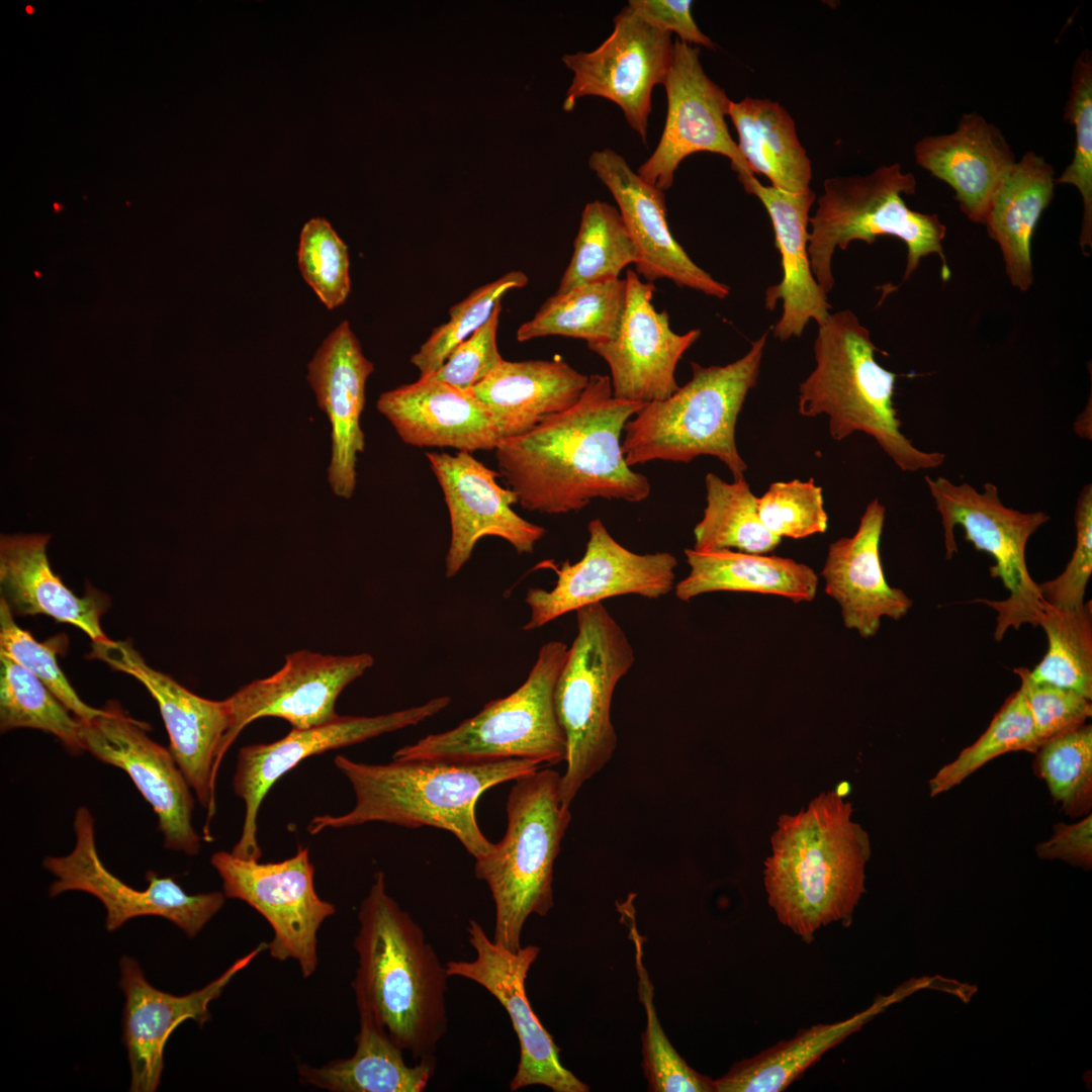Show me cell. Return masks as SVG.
Here are the masks:
<instances>
[{
	"instance_id": "obj_1",
	"label": "cell",
	"mask_w": 1092,
	"mask_h": 1092,
	"mask_svg": "<svg viewBox=\"0 0 1092 1092\" xmlns=\"http://www.w3.org/2000/svg\"><path fill=\"white\" fill-rule=\"evenodd\" d=\"M645 404L613 394L608 375L593 374L579 398L494 450L500 477L527 511L576 512L595 498L640 503L648 478L625 460V425Z\"/></svg>"
},
{
	"instance_id": "obj_2",
	"label": "cell",
	"mask_w": 1092,
	"mask_h": 1092,
	"mask_svg": "<svg viewBox=\"0 0 1092 1092\" xmlns=\"http://www.w3.org/2000/svg\"><path fill=\"white\" fill-rule=\"evenodd\" d=\"M358 922L352 982L358 1011L416 1060H436L448 1025L449 975L422 927L388 894L382 872L360 904Z\"/></svg>"
},
{
	"instance_id": "obj_3",
	"label": "cell",
	"mask_w": 1092,
	"mask_h": 1092,
	"mask_svg": "<svg viewBox=\"0 0 1092 1092\" xmlns=\"http://www.w3.org/2000/svg\"><path fill=\"white\" fill-rule=\"evenodd\" d=\"M852 813L833 791L820 793L798 813L782 814L770 836L763 869L767 902L806 943L823 926H848L866 892L871 842Z\"/></svg>"
},
{
	"instance_id": "obj_4",
	"label": "cell",
	"mask_w": 1092,
	"mask_h": 1092,
	"mask_svg": "<svg viewBox=\"0 0 1092 1092\" xmlns=\"http://www.w3.org/2000/svg\"><path fill=\"white\" fill-rule=\"evenodd\" d=\"M334 763L351 784L355 805L342 815L314 816L307 825L310 834L370 822L429 826L452 833L475 859L493 847L477 823L478 799L542 765L519 758L471 763L393 759L373 764L343 755H337Z\"/></svg>"
},
{
	"instance_id": "obj_5",
	"label": "cell",
	"mask_w": 1092,
	"mask_h": 1092,
	"mask_svg": "<svg viewBox=\"0 0 1092 1092\" xmlns=\"http://www.w3.org/2000/svg\"><path fill=\"white\" fill-rule=\"evenodd\" d=\"M876 351L870 331L852 311L830 313L818 326L816 366L800 384L799 413L827 415L834 440L854 432L872 436L903 471L940 466L943 453L922 451L901 432L893 401L897 375L876 361Z\"/></svg>"
},
{
	"instance_id": "obj_6",
	"label": "cell",
	"mask_w": 1092,
	"mask_h": 1092,
	"mask_svg": "<svg viewBox=\"0 0 1092 1092\" xmlns=\"http://www.w3.org/2000/svg\"><path fill=\"white\" fill-rule=\"evenodd\" d=\"M767 333L740 359L724 366L691 362V380L663 400L646 403L625 425L622 449L629 466L653 460L688 463L718 458L734 480L747 465L735 440L738 415L757 382Z\"/></svg>"
},
{
	"instance_id": "obj_7",
	"label": "cell",
	"mask_w": 1092,
	"mask_h": 1092,
	"mask_svg": "<svg viewBox=\"0 0 1092 1092\" xmlns=\"http://www.w3.org/2000/svg\"><path fill=\"white\" fill-rule=\"evenodd\" d=\"M561 775L539 768L515 781L506 804L507 829L474 874L484 881L495 907L493 940L516 951L531 914L553 906V867L571 821L560 799Z\"/></svg>"
},
{
	"instance_id": "obj_8",
	"label": "cell",
	"mask_w": 1092,
	"mask_h": 1092,
	"mask_svg": "<svg viewBox=\"0 0 1092 1092\" xmlns=\"http://www.w3.org/2000/svg\"><path fill=\"white\" fill-rule=\"evenodd\" d=\"M576 619L577 633L554 689V708L566 741L560 799L567 807L613 756L617 735L612 698L635 659L625 632L603 603L578 609Z\"/></svg>"
},
{
	"instance_id": "obj_9",
	"label": "cell",
	"mask_w": 1092,
	"mask_h": 1092,
	"mask_svg": "<svg viewBox=\"0 0 1092 1092\" xmlns=\"http://www.w3.org/2000/svg\"><path fill=\"white\" fill-rule=\"evenodd\" d=\"M916 178L899 164L881 166L868 175L836 176L824 181V192L809 218L808 255L812 273L823 291L834 287L832 257L853 241L872 244L880 236H892L907 248L903 281L910 278L922 258L936 254L942 262L941 277H950L942 242L946 226L937 214L910 209L902 195L916 192Z\"/></svg>"
},
{
	"instance_id": "obj_10",
	"label": "cell",
	"mask_w": 1092,
	"mask_h": 1092,
	"mask_svg": "<svg viewBox=\"0 0 1092 1092\" xmlns=\"http://www.w3.org/2000/svg\"><path fill=\"white\" fill-rule=\"evenodd\" d=\"M568 647L541 646L526 680L512 694L487 703L456 727L398 748L392 759L487 762L528 759L564 761L566 741L554 708V689Z\"/></svg>"
},
{
	"instance_id": "obj_11",
	"label": "cell",
	"mask_w": 1092,
	"mask_h": 1092,
	"mask_svg": "<svg viewBox=\"0 0 1092 1092\" xmlns=\"http://www.w3.org/2000/svg\"><path fill=\"white\" fill-rule=\"evenodd\" d=\"M925 481L940 515L945 558L951 559L959 551L954 528L960 526L975 549L994 558L990 575L999 578L1009 592L1002 601L976 600L997 612L995 640L1001 641L1009 628L1037 626L1044 602L1028 571L1025 549L1028 539L1050 517L1040 511L1022 513L1005 507L991 482L978 491L969 483L954 484L945 477L926 476Z\"/></svg>"
},
{
	"instance_id": "obj_12",
	"label": "cell",
	"mask_w": 1092,
	"mask_h": 1092,
	"mask_svg": "<svg viewBox=\"0 0 1092 1092\" xmlns=\"http://www.w3.org/2000/svg\"><path fill=\"white\" fill-rule=\"evenodd\" d=\"M210 862L222 881L225 897L244 901L270 924V956L281 962L294 960L304 978L312 976L318 960L317 931L336 908L315 891L308 849L299 848L277 862L218 851Z\"/></svg>"
},
{
	"instance_id": "obj_13",
	"label": "cell",
	"mask_w": 1092,
	"mask_h": 1092,
	"mask_svg": "<svg viewBox=\"0 0 1092 1092\" xmlns=\"http://www.w3.org/2000/svg\"><path fill=\"white\" fill-rule=\"evenodd\" d=\"M75 844L69 854L47 856L43 868L56 880L49 895L80 891L96 897L106 911L108 931L120 928L130 919L158 916L171 921L188 937L196 936L222 908L223 892L188 894L172 877L146 874L148 887L138 890L114 876L100 859L95 842V821L87 807L76 810Z\"/></svg>"
},
{
	"instance_id": "obj_14",
	"label": "cell",
	"mask_w": 1092,
	"mask_h": 1092,
	"mask_svg": "<svg viewBox=\"0 0 1092 1092\" xmlns=\"http://www.w3.org/2000/svg\"><path fill=\"white\" fill-rule=\"evenodd\" d=\"M450 702L449 697L441 696L388 714L338 715L324 724L292 728L286 736L271 743L243 746L237 758L233 789L245 803V817L241 836L231 852L242 858L260 859L257 820L261 803L273 785L299 762L331 749L416 726L443 711Z\"/></svg>"
},
{
	"instance_id": "obj_15",
	"label": "cell",
	"mask_w": 1092,
	"mask_h": 1092,
	"mask_svg": "<svg viewBox=\"0 0 1092 1092\" xmlns=\"http://www.w3.org/2000/svg\"><path fill=\"white\" fill-rule=\"evenodd\" d=\"M671 33L640 17L628 5L614 18L612 33L594 51L562 58L573 72L563 103L571 111L584 96L617 104L628 124L647 140L653 88L665 81L672 59Z\"/></svg>"
},
{
	"instance_id": "obj_16",
	"label": "cell",
	"mask_w": 1092,
	"mask_h": 1092,
	"mask_svg": "<svg viewBox=\"0 0 1092 1092\" xmlns=\"http://www.w3.org/2000/svg\"><path fill=\"white\" fill-rule=\"evenodd\" d=\"M102 714L80 720V739L87 751L104 763L124 770L153 807L164 846L195 855L201 837L192 824L191 787L170 748L151 739L149 725L128 716L109 702Z\"/></svg>"
},
{
	"instance_id": "obj_17",
	"label": "cell",
	"mask_w": 1092,
	"mask_h": 1092,
	"mask_svg": "<svg viewBox=\"0 0 1092 1092\" xmlns=\"http://www.w3.org/2000/svg\"><path fill=\"white\" fill-rule=\"evenodd\" d=\"M588 541L581 559L557 565L552 560L538 566L557 575L553 588H530L525 602L530 619L525 631L585 606L623 595L659 599L674 588L677 561L668 552L638 554L625 548L609 533L601 519L587 526Z\"/></svg>"
},
{
	"instance_id": "obj_18",
	"label": "cell",
	"mask_w": 1092,
	"mask_h": 1092,
	"mask_svg": "<svg viewBox=\"0 0 1092 1092\" xmlns=\"http://www.w3.org/2000/svg\"><path fill=\"white\" fill-rule=\"evenodd\" d=\"M91 655L131 675L155 699L169 735L170 750L200 805L207 810L209 821L215 811L216 775L230 727L224 700L202 698L154 669L130 641L93 642Z\"/></svg>"
},
{
	"instance_id": "obj_19",
	"label": "cell",
	"mask_w": 1092,
	"mask_h": 1092,
	"mask_svg": "<svg viewBox=\"0 0 1092 1092\" xmlns=\"http://www.w3.org/2000/svg\"><path fill=\"white\" fill-rule=\"evenodd\" d=\"M475 951L472 961H449L450 976L482 986L506 1009L520 1043V1061L510 1083L512 1091L543 1085L554 1092H586L589 1087L560 1061L559 1048L532 1009L526 992L528 972L540 948L527 945L510 950L491 939L475 920L467 925Z\"/></svg>"
},
{
	"instance_id": "obj_20",
	"label": "cell",
	"mask_w": 1092,
	"mask_h": 1092,
	"mask_svg": "<svg viewBox=\"0 0 1092 1092\" xmlns=\"http://www.w3.org/2000/svg\"><path fill=\"white\" fill-rule=\"evenodd\" d=\"M663 86L665 124L656 149L637 172L645 182L668 190L679 164L698 152L728 158L738 177L753 175L728 130L726 116L732 100L705 73L700 48L674 40Z\"/></svg>"
},
{
	"instance_id": "obj_21",
	"label": "cell",
	"mask_w": 1092,
	"mask_h": 1092,
	"mask_svg": "<svg viewBox=\"0 0 1092 1092\" xmlns=\"http://www.w3.org/2000/svg\"><path fill=\"white\" fill-rule=\"evenodd\" d=\"M373 663L368 653L325 655L299 650L287 654L277 672L253 680L224 700L230 727L222 755L246 726L263 717L281 718L299 729L335 719L340 694Z\"/></svg>"
},
{
	"instance_id": "obj_22",
	"label": "cell",
	"mask_w": 1092,
	"mask_h": 1092,
	"mask_svg": "<svg viewBox=\"0 0 1092 1092\" xmlns=\"http://www.w3.org/2000/svg\"><path fill=\"white\" fill-rule=\"evenodd\" d=\"M625 280L626 307L617 337L587 347L608 364L614 396L643 404L663 400L678 389L676 365L701 330L674 333L666 310L652 304L655 285L633 270Z\"/></svg>"
},
{
	"instance_id": "obj_23",
	"label": "cell",
	"mask_w": 1092,
	"mask_h": 1092,
	"mask_svg": "<svg viewBox=\"0 0 1092 1092\" xmlns=\"http://www.w3.org/2000/svg\"><path fill=\"white\" fill-rule=\"evenodd\" d=\"M448 508L451 536L445 575L455 576L487 536L509 542L518 553H532L544 537L543 527L520 517L512 506L517 496L497 482L492 470L468 452L426 454Z\"/></svg>"
},
{
	"instance_id": "obj_24",
	"label": "cell",
	"mask_w": 1092,
	"mask_h": 1092,
	"mask_svg": "<svg viewBox=\"0 0 1092 1092\" xmlns=\"http://www.w3.org/2000/svg\"><path fill=\"white\" fill-rule=\"evenodd\" d=\"M268 949L261 942L238 959L219 977L199 990L173 995L151 985L134 958L119 961V987L124 994L122 1040L130 1069L133 1092L156 1091L164 1069V1050L171 1033L187 1019L202 1026L211 1014L209 1004L217 999L232 979L260 952Z\"/></svg>"
},
{
	"instance_id": "obj_25",
	"label": "cell",
	"mask_w": 1092,
	"mask_h": 1092,
	"mask_svg": "<svg viewBox=\"0 0 1092 1092\" xmlns=\"http://www.w3.org/2000/svg\"><path fill=\"white\" fill-rule=\"evenodd\" d=\"M588 166L609 189L637 248L636 273L647 282L668 279L679 287L723 299L730 287L714 279L687 254L669 230L664 191L645 182L624 157L595 151Z\"/></svg>"
},
{
	"instance_id": "obj_26",
	"label": "cell",
	"mask_w": 1092,
	"mask_h": 1092,
	"mask_svg": "<svg viewBox=\"0 0 1092 1092\" xmlns=\"http://www.w3.org/2000/svg\"><path fill=\"white\" fill-rule=\"evenodd\" d=\"M373 370L347 321L325 339L308 364L307 380L332 429L328 481L333 492L343 498H350L355 491L358 454L365 449L360 420L366 382Z\"/></svg>"
},
{
	"instance_id": "obj_27",
	"label": "cell",
	"mask_w": 1092,
	"mask_h": 1092,
	"mask_svg": "<svg viewBox=\"0 0 1092 1092\" xmlns=\"http://www.w3.org/2000/svg\"><path fill=\"white\" fill-rule=\"evenodd\" d=\"M376 407L399 438L416 447L494 451L505 438L492 415L470 390L431 376L383 392Z\"/></svg>"
},
{
	"instance_id": "obj_28",
	"label": "cell",
	"mask_w": 1092,
	"mask_h": 1092,
	"mask_svg": "<svg viewBox=\"0 0 1092 1092\" xmlns=\"http://www.w3.org/2000/svg\"><path fill=\"white\" fill-rule=\"evenodd\" d=\"M747 193L755 195L765 207L772 223L776 246L781 255V282L765 290L764 303L774 310L783 301V313L774 328L781 341L800 337L809 321L823 325L830 315L827 294L816 281L808 255L809 211L815 193L809 188L789 192L762 185L754 175L738 178Z\"/></svg>"
},
{
	"instance_id": "obj_29",
	"label": "cell",
	"mask_w": 1092,
	"mask_h": 1092,
	"mask_svg": "<svg viewBox=\"0 0 1092 1092\" xmlns=\"http://www.w3.org/2000/svg\"><path fill=\"white\" fill-rule=\"evenodd\" d=\"M885 513L879 499L872 500L855 534L829 545L821 571L825 593L839 604L844 626L863 638L877 634L883 617L899 620L913 605L885 577L880 556Z\"/></svg>"
},
{
	"instance_id": "obj_30",
	"label": "cell",
	"mask_w": 1092,
	"mask_h": 1092,
	"mask_svg": "<svg viewBox=\"0 0 1092 1092\" xmlns=\"http://www.w3.org/2000/svg\"><path fill=\"white\" fill-rule=\"evenodd\" d=\"M914 155L920 167L953 189L963 213L983 224L994 191L1016 162L1000 129L975 112L964 114L951 133L918 141Z\"/></svg>"
},
{
	"instance_id": "obj_31",
	"label": "cell",
	"mask_w": 1092,
	"mask_h": 1092,
	"mask_svg": "<svg viewBox=\"0 0 1092 1092\" xmlns=\"http://www.w3.org/2000/svg\"><path fill=\"white\" fill-rule=\"evenodd\" d=\"M48 534L1 535L0 587L13 615H46L82 630L92 642L106 641L100 619L109 599L95 589L78 597L52 570Z\"/></svg>"
},
{
	"instance_id": "obj_32",
	"label": "cell",
	"mask_w": 1092,
	"mask_h": 1092,
	"mask_svg": "<svg viewBox=\"0 0 1092 1092\" xmlns=\"http://www.w3.org/2000/svg\"><path fill=\"white\" fill-rule=\"evenodd\" d=\"M587 381V375L561 360H504L470 391L506 438L526 433L571 406Z\"/></svg>"
},
{
	"instance_id": "obj_33",
	"label": "cell",
	"mask_w": 1092,
	"mask_h": 1092,
	"mask_svg": "<svg viewBox=\"0 0 1092 1092\" xmlns=\"http://www.w3.org/2000/svg\"><path fill=\"white\" fill-rule=\"evenodd\" d=\"M1055 181L1053 166L1029 151L1005 174L989 203L984 224L1001 249L1010 283L1020 291L1033 281L1032 236L1054 197Z\"/></svg>"
},
{
	"instance_id": "obj_34",
	"label": "cell",
	"mask_w": 1092,
	"mask_h": 1092,
	"mask_svg": "<svg viewBox=\"0 0 1092 1092\" xmlns=\"http://www.w3.org/2000/svg\"><path fill=\"white\" fill-rule=\"evenodd\" d=\"M926 985L907 982L888 996H879L866 1010L844 1020L804 1028L761 1053L734 1064L714 1080L715 1092H780L814 1065L826 1052L860 1029L878 1013Z\"/></svg>"
},
{
	"instance_id": "obj_35",
	"label": "cell",
	"mask_w": 1092,
	"mask_h": 1092,
	"mask_svg": "<svg viewBox=\"0 0 1092 1092\" xmlns=\"http://www.w3.org/2000/svg\"><path fill=\"white\" fill-rule=\"evenodd\" d=\"M689 574L674 585L678 600L713 592H743L775 595L794 603L811 602L817 592L818 576L804 563L780 556L723 549H685Z\"/></svg>"
},
{
	"instance_id": "obj_36",
	"label": "cell",
	"mask_w": 1092,
	"mask_h": 1092,
	"mask_svg": "<svg viewBox=\"0 0 1092 1092\" xmlns=\"http://www.w3.org/2000/svg\"><path fill=\"white\" fill-rule=\"evenodd\" d=\"M359 1012L356 1051L350 1058L321 1067L298 1066L301 1082L332 1092H422L435 1073L436 1060L410 1066L386 1033Z\"/></svg>"
},
{
	"instance_id": "obj_37",
	"label": "cell",
	"mask_w": 1092,
	"mask_h": 1092,
	"mask_svg": "<svg viewBox=\"0 0 1092 1092\" xmlns=\"http://www.w3.org/2000/svg\"><path fill=\"white\" fill-rule=\"evenodd\" d=\"M728 116L738 133V149L753 174L764 175L771 186L785 191L810 188L811 161L794 119L779 102L752 97L731 101Z\"/></svg>"
},
{
	"instance_id": "obj_38",
	"label": "cell",
	"mask_w": 1092,
	"mask_h": 1092,
	"mask_svg": "<svg viewBox=\"0 0 1092 1092\" xmlns=\"http://www.w3.org/2000/svg\"><path fill=\"white\" fill-rule=\"evenodd\" d=\"M626 297V280L620 278L555 293L519 327L517 340L563 336L584 340L587 345L613 340L620 331Z\"/></svg>"
},
{
	"instance_id": "obj_39",
	"label": "cell",
	"mask_w": 1092,
	"mask_h": 1092,
	"mask_svg": "<svg viewBox=\"0 0 1092 1092\" xmlns=\"http://www.w3.org/2000/svg\"><path fill=\"white\" fill-rule=\"evenodd\" d=\"M705 485L707 505L702 520L694 528L695 550L735 548L742 552L765 554L781 543L782 538L762 524L757 497L744 477L730 483L709 472Z\"/></svg>"
},
{
	"instance_id": "obj_40",
	"label": "cell",
	"mask_w": 1092,
	"mask_h": 1092,
	"mask_svg": "<svg viewBox=\"0 0 1092 1092\" xmlns=\"http://www.w3.org/2000/svg\"><path fill=\"white\" fill-rule=\"evenodd\" d=\"M639 262L637 248L618 208L593 200L584 206L573 253L556 293L575 286L619 279Z\"/></svg>"
},
{
	"instance_id": "obj_41",
	"label": "cell",
	"mask_w": 1092,
	"mask_h": 1092,
	"mask_svg": "<svg viewBox=\"0 0 1092 1092\" xmlns=\"http://www.w3.org/2000/svg\"><path fill=\"white\" fill-rule=\"evenodd\" d=\"M1036 625L1048 639V650L1028 677L1076 691L1092 700V602L1075 609L1043 603Z\"/></svg>"
},
{
	"instance_id": "obj_42",
	"label": "cell",
	"mask_w": 1092,
	"mask_h": 1092,
	"mask_svg": "<svg viewBox=\"0 0 1092 1092\" xmlns=\"http://www.w3.org/2000/svg\"><path fill=\"white\" fill-rule=\"evenodd\" d=\"M635 894L617 903L621 917L629 927L635 946L638 992L646 1011V1029L642 1035L643 1070L648 1090L653 1092H715L714 1080L691 1068L674 1050L663 1031L653 1003V986L643 965V938L635 920Z\"/></svg>"
},
{
	"instance_id": "obj_43",
	"label": "cell",
	"mask_w": 1092,
	"mask_h": 1092,
	"mask_svg": "<svg viewBox=\"0 0 1092 1092\" xmlns=\"http://www.w3.org/2000/svg\"><path fill=\"white\" fill-rule=\"evenodd\" d=\"M17 728L48 732L72 753L83 751L80 720L38 677L0 652V729Z\"/></svg>"
},
{
	"instance_id": "obj_44",
	"label": "cell",
	"mask_w": 1092,
	"mask_h": 1092,
	"mask_svg": "<svg viewBox=\"0 0 1092 1092\" xmlns=\"http://www.w3.org/2000/svg\"><path fill=\"white\" fill-rule=\"evenodd\" d=\"M1038 746L1031 714L1019 689L1005 701L985 732L936 771L929 781L930 796L949 791L1000 755L1012 751L1035 753Z\"/></svg>"
},
{
	"instance_id": "obj_45",
	"label": "cell",
	"mask_w": 1092,
	"mask_h": 1092,
	"mask_svg": "<svg viewBox=\"0 0 1092 1092\" xmlns=\"http://www.w3.org/2000/svg\"><path fill=\"white\" fill-rule=\"evenodd\" d=\"M1037 768L1055 803L1071 816L1090 813L1092 806V726H1083L1042 742Z\"/></svg>"
},
{
	"instance_id": "obj_46",
	"label": "cell",
	"mask_w": 1092,
	"mask_h": 1092,
	"mask_svg": "<svg viewBox=\"0 0 1092 1092\" xmlns=\"http://www.w3.org/2000/svg\"><path fill=\"white\" fill-rule=\"evenodd\" d=\"M528 276L522 271L506 273L493 282L474 289L466 298L449 310L447 323L433 330L429 339L411 358L420 377L434 374L444 364L450 353L490 317L503 296L512 289L522 288Z\"/></svg>"
},
{
	"instance_id": "obj_47",
	"label": "cell",
	"mask_w": 1092,
	"mask_h": 1092,
	"mask_svg": "<svg viewBox=\"0 0 1092 1092\" xmlns=\"http://www.w3.org/2000/svg\"><path fill=\"white\" fill-rule=\"evenodd\" d=\"M1064 119L1075 127V151L1072 162L1055 182L1073 185L1081 194L1083 218L1079 244L1084 250L1092 247V58L1087 50L1074 64Z\"/></svg>"
},
{
	"instance_id": "obj_48",
	"label": "cell",
	"mask_w": 1092,
	"mask_h": 1092,
	"mask_svg": "<svg viewBox=\"0 0 1092 1092\" xmlns=\"http://www.w3.org/2000/svg\"><path fill=\"white\" fill-rule=\"evenodd\" d=\"M297 261L303 279L328 308L346 300L351 287L348 248L328 220L314 217L303 225Z\"/></svg>"
},
{
	"instance_id": "obj_49",
	"label": "cell",
	"mask_w": 1092,
	"mask_h": 1092,
	"mask_svg": "<svg viewBox=\"0 0 1092 1092\" xmlns=\"http://www.w3.org/2000/svg\"><path fill=\"white\" fill-rule=\"evenodd\" d=\"M4 599L0 600V652L5 653L38 677L61 703L80 720H90L103 713L87 705L75 692L57 661L56 638L40 643L20 628Z\"/></svg>"
},
{
	"instance_id": "obj_50",
	"label": "cell",
	"mask_w": 1092,
	"mask_h": 1092,
	"mask_svg": "<svg viewBox=\"0 0 1092 1092\" xmlns=\"http://www.w3.org/2000/svg\"><path fill=\"white\" fill-rule=\"evenodd\" d=\"M757 510L765 528L780 538L801 539L828 528L822 488L813 478L771 483L757 497Z\"/></svg>"
},
{
	"instance_id": "obj_51",
	"label": "cell",
	"mask_w": 1092,
	"mask_h": 1092,
	"mask_svg": "<svg viewBox=\"0 0 1092 1092\" xmlns=\"http://www.w3.org/2000/svg\"><path fill=\"white\" fill-rule=\"evenodd\" d=\"M1028 668L1014 669L1033 721L1036 739L1042 742L1077 729L1092 716L1091 700L1074 690L1051 684L1034 682Z\"/></svg>"
},
{
	"instance_id": "obj_52",
	"label": "cell",
	"mask_w": 1092,
	"mask_h": 1092,
	"mask_svg": "<svg viewBox=\"0 0 1092 1092\" xmlns=\"http://www.w3.org/2000/svg\"><path fill=\"white\" fill-rule=\"evenodd\" d=\"M1076 545L1064 571L1054 579L1037 583L1044 603L1058 609H1075L1085 601L1092 574V485L1079 493L1075 510Z\"/></svg>"
},
{
	"instance_id": "obj_53",
	"label": "cell",
	"mask_w": 1092,
	"mask_h": 1092,
	"mask_svg": "<svg viewBox=\"0 0 1092 1092\" xmlns=\"http://www.w3.org/2000/svg\"><path fill=\"white\" fill-rule=\"evenodd\" d=\"M500 311L498 303L488 321L460 343L431 377L469 391L494 371L504 361L496 345Z\"/></svg>"
},
{
	"instance_id": "obj_54",
	"label": "cell",
	"mask_w": 1092,
	"mask_h": 1092,
	"mask_svg": "<svg viewBox=\"0 0 1092 1092\" xmlns=\"http://www.w3.org/2000/svg\"><path fill=\"white\" fill-rule=\"evenodd\" d=\"M690 0H630L628 6L649 24L675 32L688 44L715 49L712 39L701 31L692 15Z\"/></svg>"
},
{
	"instance_id": "obj_55",
	"label": "cell",
	"mask_w": 1092,
	"mask_h": 1092,
	"mask_svg": "<svg viewBox=\"0 0 1092 1092\" xmlns=\"http://www.w3.org/2000/svg\"><path fill=\"white\" fill-rule=\"evenodd\" d=\"M1035 851L1040 858L1061 859L1071 864L1091 869L1092 866V816L1072 824L1058 823L1045 841L1038 843Z\"/></svg>"
},
{
	"instance_id": "obj_56",
	"label": "cell",
	"mask_w": 1092,
	"mask_h": 1092,
	"mask_svg": "<svg viewBox=\"0 0 1092 1092\" xmlns=\"http://www.w3.org/2000/svg\"><path fill=\"white\" fill-rule=\"evenodd\" d=\"M850 791L851 786L846 781L839 782L833 790L834 794L841 799H844L850 793Z\"/></svg>"
},
{
	"instance_id": "obj_57",
	"label": "cell",
	"mask_w": 1092,
	"mask_h": 1092,
	"mask_svg": "<svg viewBox=\"0 0 1092 1092\" xmlns=\"http://www.w3.org/2000/svg\"><path fill=\"white\" fill-rule=\"evenodd\" d=\"M26 11H27L28 13H31V11H32V8H31L30 6H27V7H26Z\"/></svg>"
}]
</instances>
